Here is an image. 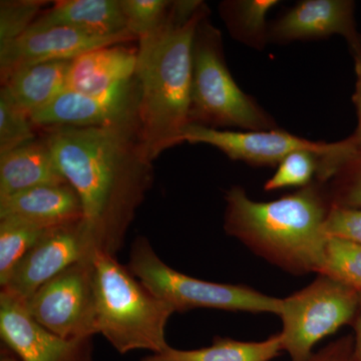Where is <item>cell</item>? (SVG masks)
Here are the masks:
<instances>
[{
	"mask_svg": "<svg viewBox=\"0 0 361 361\" xmlns=\"http://www.w3.org/2000/svg\"><path fill=\"white\" fill-rule=\"evenodd\" d=\"M47 230L25 221L0 220V286L8 282L21 259Z\"/></svg>",
	"mask_w": 361,
	"mask_h": 361,
	"instance_id": "7402d4cb",
	"label": "cell"
},
{
	"mask_svg": "<svg viewBox=\"0 0 361 361\" xmlns=\"http://www.w3.org/2000/svg\"><path fill=\"white\" fill-rule=\"evenodd\" d=\"M332 206L361 208V149L326 183Z\"/></svg>",
	"mask_w": 361,
	"mask_h": 361,
	"instance_id": "83f0119b",
	"label": "cell"
},
{
	"mask_svg": "<svg viewBox=\"0 0 361 361\" xmlns=\"http://www.w3.org/2000/svg\"><path fill=\"white\" fill-rule=\"evenodd\" d=\"M191 123L222 130L280 129L276 121L232 77L222 35L206 16L197 27L192 54Z\"/></svg>",
	"mask_w": 361,
	"mask_h": 361,
	"instance_id": "5b68a950",
	"label": "cell"
},
{
	"mask_svg": "<svg viewBox=\"0 0 361 361\" xmlns=\"http://www.w3.org/2000/svg\"><path fill=\"white\" fill-rule=\"evenodd\" d=\"M139 108V106H137ZM137 108L90 128H51L44 139L82 207V226L94 251L118 255L154 180Z\"/></svg>",
	"mask_w": 361,
	"mask_h": 361,
	"instance_id": "6da1fadb",
	"label": "cell"
},
{
	"mask_svg": "<svg viewBox=\"0 0 361 361\" xmlns=\"http://www.w3.org/2000/svg\"><path fill=\"white\" fill-rule=\"evenodd\" d=\"M97 329L121 355L135 350L160 353L168 348L166 327L175 310L130 272L116 256H92Z\"/></svg>",
	"mask_w": 361,
	"mask_h": 361,
	"instance_id": "277c9868",
	"label": "cell"
},
{
	"mask_svg": "<svg viewBox=\"0 0 361 361\" xmlns=\"http://www.w3.org/2000/svg\"><path fill=\"white\" fill-rule=\"evenodd\" d=\"M135 39H137L130 32L103 37L66 26L28 28L20 39L0 45L1 82L16 71L27 66L49 61H73L85 52L125 44Z\"/></svg>",
	"mask_w": 361,
	"mask_h": 361,
	"instance_id": "8fae6325",
	"label": "cell"
},
{
	"mask_svg": "<svg viewBox=\"0 0 361 361\" xmlns=\"http://www.w3.org/2000/svg\"><path fill=\"white\" fill-rule=\"evenodd\" d=\"M137 49L123 44L101 47L73 59L66 87L89 96H106L135 78Z\"/></svg>",
	"mask_w": 361,
	"mask_h": 361,
	"instance_id": "2e32d148",
	"label": "cell"
},
{
	"mask_svg": "<svg viewBox=\"0 0 361 361\" xmlns=\"http://www.w3.org/2000/svg\"><path fill=\"white\" fill-rule=\"evenodd\" d=\"M182 141L212 146L233 161L253 167H275L297 151H310L324 157L334 151L338 142H315L281 129L270 130H230L214 129L190 123Z\"/></svg>",
	"mask_w": 361,
	"mask_h": 361,
	"instance_id": "9c48e42d",
	"label": "cell"
},
{
	"mask_svg": "<svg viewBox=\"0 0 361 361\" xmlns=\"http://www.w3.org/2000/svg\"><path fill=\"white\" fill-rule=\"evenodd\" d=\"M66 26L97 35L116 37L130 32L120 0H63L54 2L30 28Z\"/></svg>",
	"mask_w": 361,
	"mask_h": 361,
	"instance_id": "ac0fdd59",
	"label": "cell"
},
{
	"mask_svg": "<svg viewBox=\"0 0 361 361\" xmlns=\"http://www.w3.org/2000/svg\"><path fill=\"white\" fill-rule=\"evenodd\" d=\"M279 4V0H225L220 2L219 14L233 39L262 51L269 44L268 13Z\"/></svg>",
	"mask_w": 361,
	"mask_h": 361,
	"instance_id": "44dd1931",
	"label": "cell"
},
{
	"mask_svg": "<svg viewBox=\"0 0 361 361\" xmlns=\"http://www.w3.org/2000/svg\"><path fill=\"white\" fill-rule=\"evenodd\" d=\"M94 252L82 221L51 228L21 259L1 292L25 301L45 282Z\"/></svg>",
	"mask_w": 361,
	"mask_h": 361,
	"instance_id": "30bf717a",
	"label": "cell"
},
{
	"mask_svg": "<svg viewBox=\"0 0 361 361\" xmlns=\"http://www.w3.org/2000/svg\"><path fill=\"white\" fill-rule=\"evenodd\" d=\"M318 275L332 278L361 296V245L348 240L329 237L324 263Z\"/></svg>",
	"mask_w": 361,
	"mask_h": 361,
	"instance_id": "603a6c76",
	"label": "cell"
},
{
	"mask_svg": "<svg viewBox=\"0 0 361 361\" xmlns=\"http://www.w3.org/2000/svg\"><path fill=\"white\" fill-rule=\"evenodd\" d=\"M355 59V71L356 75L355 92L353 97V104L357 115V126L353 135H349V140L357 151L361 149V47L351 51Z\"/></svg>",
	"mask_w": 361,
	"mask_h": 361,
	"instance_id": "4dcf8cb0",
	"label": "cell"
},
{
	"mask_svg": "<svg viewBox=\"0 0 361 361\" xmlns=\"http://www.w3.org/2000/svg\"><path fill=\"white\" fill-rule=\"evenodd\" d=\"M0 361H21L20 357L11 351V349L4 345V348H1V355H0Z\"/></svg>",
	"mask_w": 361,
	"mask_h": 361,
	"instance_id": "d6a6232c",
	"label": "cell"
},
{
	"mask_svg": "<svg viewBox=\"0 0 361 361\" xmlns=\"http://www.w3.org/2000/svg\"><path fill=\"white\" fill-rule=\"evenodd\" d=\"M325 232L329 237L348 240L361 245V208L332 206Z\"/></svg>",
	"mask_w": 361,
	"mask_h": 361,
	"instance_id": "f1b7e54d",
	"label": "cell"
},
{
	"mask_svg": "<svg viewBox=\"0 0 361 361\" xmlns=\"http://www.w3.org/2000/svg\"><path fill=\"white\" fill-rule=\"evenodd\" d=\"M71 61H49L16 71L2 82V90L28 116L68 90Z\"/></svg>",
	"mask_w": 361,
	"mask_h": 361,
	"instance_id": "d6986e66",
	"label": "cell"
},
{
	"mask_svg": "<svg viewBox=\"0 0 361 361\" xmlns=\"http://www.w3.org/2000/svg\"><path fill=\"white\" fill-rule=\"evenodd\" d=\"M66 183L45 139L33 140L0 155V198L32 188Z\"/></svg>",
	"mask_w": 361,
	"mask_h": 361,
	"instance_id": "e0dca14e",
	"label": "cell"
},
{
	"mask_svg": "<svg viewBox=\"0 0 361 361\" xmlns=\"http://www.w3.org/2000/svg\"><path fill=\"white\" fill-rule=\"evenodd\" d=\"M283 350L281 334L263 341H240L216 336L213 343L199 349H177L169 346L160 353H151L141 361H271Z\"/></svg>",
	"mask_w": 361,
	"mask_h": 361,
	"instance_id": "ffe728a7",
	"label": "cell"
},
{
	"mask_svg": "<svg viewBox=\"0 0 361 361\" xmlns=\"http://www.w3.org/2000/svg\"><path fill=\"white\" fill-rule=\"evenodd\" d=\"M16 219L44 229L82 220V207L68 183L39 186L0 198V220Z\"/></svg>",
	"mask_w": 361,
	"mask_h": 361,
	"instance_id": "9a60e30c",
	"label": "cell"
},
{
	"mask_svg": "<svg viewBox=\"0 0 361 361\" xmlns=\"http://www.w3.org/2000/svg\"><path fill=\"white\" fill-rule=\"evenodd\" d=\"M207 4L188 14L171 6L167 20L139 39L135 78L139 87L140 127L153 161L179 145L191 123L192 54L197 27L209 16Z\"/></svg>",
	"mask_w": 361,
	"mask_h": 361,
	"instance_id": "3957f363",
	"label": "cell"
},
{
	"mask_svg": "<svg viewBox=\"0 0 361 361\" xmlns=\"http://www.w3.org/2000/svg\"><path fill=\"white\" fill-rule=\"evenodd\" d=\"M128 30L137 39L155 32L167 20L172 1L120 0Z\"/></svg>",
	"mask_w": 361,
	"mask_h": 361,
	"instance_id": "484cf974",
	"label": "cell"
},
{
	"mask_svg": "<svg viewBox=\"0 0 361 361\" xmlns=\"http://www.w3.org/2000/svg\"><path fill=\"white\" fill-rule=\"evenodd\" d=\"M25 306L35 322L61 338L77 341L99 334L92 257L45 282Z\"/></svg>",
	"mask_w": 361,
	"mask_h": 361,
	"instance_id": "ba28073f",
	"label": "cell"
},
{
	"mask_svg": "<svg viewBox=\"0 0 361 361\" xmlns=\"http://www.w3.org/2000/svg\"><path fill=\"white\" fill-rule=\"evenodd\" d=\"M353 0H302L270 23L269 44L343 37L350 52L361 47Z\"/></svg>",
	"mask_w": 361,
	"mask_h": 361,
	"instance_id": "4fadbf2b",
	"label": "cell"
},
{
	"mask_svg": "<svg viewBox=\"0 0 361 361\" xmlns=\"http://www.w3.org/2000/svg\"><path fill=\"white\" fill-rule=\"evenodd\" d=\"M224 230L255 255L292 275L319 274L332 208L326 185L313 180L277 200H252L246 190L226 191Z\"/></svg>",
	"mask_w": 361,
	"mask_h": 361,
	"instance_id": "7a4b0ae2",
	"label": "cell"
},
{
	"mask_svg": "<svg viewBox=\"0 0 361 361\" xmlns=\"http://www.w3.org/2000/svg\"><path fill=\"white\" fill-rule=\"evenodd\" d=\"M44 0H1L0 1V45L20 39L40 16Z\"/></svg>",
	"mask_w": 361,
	"mask_h": 361,
	"instance_id": "4316f807",
	"label": "cell"
},
{
	"mask_svg": "<svg viewBox=\"0 0 361 361\" xmlns=\"http://www.w3.org/2000/svg\"><path fill=\"white\" fill-rule=\"evenodd\" d=\"M353 337L344 336L313 353L307 361H351Z\"/></svg>",
	"mask_w": 361,
	"mask_h": 361,
	"instance_id": "f546056e",
	"label": "cell"
},
{
	"mask_svg": "<svg viewBox=\"0 0 361 361\" xmlns=\"http://www.w3.org/2000/svg\"><path fill=\"white\" fill-rule=\"evenodd\" d=\"M319 158L310 151H297L287 156L277 166L276 172L266 180L264 191L308 186L317 176Z\"/></svg>",
	"mask_w": 361,
	"mask_h": 361,
	"instance_id": "cb8c5ba5",
	"label": "cell"
},
{
	"mask_svg": "<svg viewBox=\"0 0 361 361\" xmlns=\"http://www.w3.org/2000/svg\"><path fill=\"white\" fill-rule=\"evenodd\" d=\"M35 140L30 116L0 90V155Z\"/></svg>",
	"mask_w": 361,
	"mask_h": 361,
	"instance_id": "d4e9b609",
	"label": "cell"
},
{
	"mask_svg": "<svg viewBox=\"0 0 361 361\" xmlns=\"http://www.w3.org/2000/svg\"><path fill=\"white\" fill-rule=\"evenodd\" d=\"M137 106L139 87L134 78L106 96H89L66 90L30 118L33 126L44 129L99 127L120 120Z\"/></svg>",
	"mask_w": 361,
	"mask_h": 361,
	"instance_id": "5bb4252c",
	"label": "cell"
},
{
	"mask_svg": "<svg viewBox=\"0 0 361 361\" xmlns=\"http://www.w3.org/2000/svg\"><path fill=\"white\" fill-rule=\"evenodd\" d=\"M128 267L147 288L170 304L175 312L209 308L279 315L281 311L282 298L266 295L246 285L205 281L170 267L145 237H137L133 243Z\"/></svg>",
	"mask_w": 361,
	"mask_h": 361,
	"instance_id": "8992f818",
	"label": "cell"
},
{
	"mask_svg": "<svg viewBox=\"0 0 361 361\" xmlns=\"http://www.w3.org/2000/svg\"><path fill=\"white\" fill-rule=\"evenodd\" d=\"M353 326H355V336L353 337V357H351V361H361V301L360 310H358Z\"/></svg>",
	"mask_w": 361,
	"mask_h": 361,
	"instance_id": "1f68e13d",
	"label": "cell"
},
{
	"mask_svg": "<svg viewBox=\"0 0 361 361\" xmlns=\"http://www.w3.org/2000/svg\"><path fill=\"white\" fill-rule=\"evenodd\" d=\"M0 336L21 361H94L92 338L68 341L28 314L25 301L0 292Z\"/></svg>",
	"mask_w": 361,
	"mask_h": 361,
	"instance_id": "7c38bea8",
	"label": "cell"
},
{
	"mask_svg": "<svg viewBox=\"0 0 361 361\" xmlns=\"http://www.w3.org/2000/svg\"><path fill=\"white\" fill-rule=\"evenodd\" d=\"M360 301L357 292L325 275L282 299L280 334L291 361H307L318 342L353 324Z\"/></svg>",
	"mask_w": 361,
	"mask_h": 361,
	"instance_id": "52a82bcc",
	"label": "cell"
}]
</instances>
